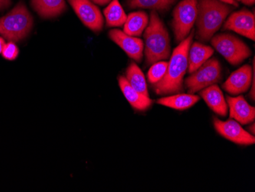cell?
<instances>
[{"label":"cell","instance_id":"cell-30","mask_svg":"<svg viewBox=\"0 0 255 192\" xmlns=\"http://www.w3.org/2000/svg\"><path fill=\"white\" fill-rule=\"evenodd\" d=\"M249 130H250V131H252V133H253V135L255 134V123H253V124H252V128H249Z\"/></svg>","mask_w":255,"mask_h":192},{"label":"cell","instance_id":"cell-17","mask_svg":"<svg viewBox=\"0 0 255 192\" xmlns=\"http://www.w3.org/2000/svg\"><path fill=\"white\" fill-rule=\"evenodd\" d=\"M214 53L211 47L200 42H194L190 45L188 52V71L190 74L198 69Z\"/></svg>","mask_w":255,"mask_h":192},{"label":"cell","instance_id":"cell-1","mask_svg":"<svg viewBox=\"0 0 255 192\" xmlns=\"http://www.w3.org/2000/svg\"><path fill=\"white\" fill-rule=\"evenodd\" d=\"M194 31L180 42L173 50L163 78L154 84L156 94L159 95L180 93L183 89V77L188 68V52L193 41Z\"/></svg>","mask_w":255,"mask_h":192},{"label":"cell","instance_id":"cell-25","mask_svg":"<svg viewBox=\"0 0 255 192\" xmlns=\"http://www.w3.org/2000/svg\"><path fill=\"white\" fill-rule=\"evenodd\" d=\"M11 5V0H0V11L8 8Z\"/></svg>","mask_w":255,"mask_h":192},{"label":"cell","instance_id":"cell-11","mask_svg":"<svg viewBox=\"0 0 255 192\" xmlns=\"http://www.w3.org/2000/svg\"><path fill=\"white\" fill-rule=\"evenodd\" d=\"M254 72L255 59L253 61V67L249 64H246L231 74L227 81L223 84V89L234 96L247 92L252 83Z\"/></svg>","mask_w":255,"mask_h":192},{"label":"cell","instance_id":"cell-26","mask_svg":"<svg viewBox=\"0 0 255 192\" xmlns=\"http://www.w3.org/2000/svg\"><path fill=\"white\" fill-rule=\"evenodd\" d=\"M91 1L95 2V3L98 4V5H107V4L110 3L112 0H91Z\"/></svg>","mask_w":255,"mask_h":192},{"label":"cell","instance_id":"cell-28","mask_svg":"<svg viewBox=\"0 0 255 192\" xmlns=\"http://www.w3.org/2000/svg\"><path fill=\"white\" fill-rule=\"evenodd\" d=\"M236 2H241L245 5H252L255 4V0H236Z\"/></svg>","mask_w":255,"mask_h":192},{"label":"cell","instance_id":"cell-14","mask_svg":"<svg viewBox=\"0 0 255 192\" xmlns=\"http://www.w3.org/2000/svg\"><path fill=\"white\" fill-rule=\"evenodd\" d=\"M200 96L209 107L218 115L226 117L228 114V105L222 90L219 86L213 84L202 90Z\"/></svg>","mask_w":255,"mask_h":192},{"label":"cell","instance_id":"cell-18","mask_svg":"<svg viewBox=\"0 0 255 192\" xmlns=\"http://www.w3.org/2000/svg\"><path fill=\"white\" fill-rule=\"evenodd\" d=\"M148 21V15L146 12H131L126 18L123 31L131 36H140L147 28Z\"/></svg>","mask_w":255,"mask_h":192},{"label":"cell","instance_id":"cell-29","mask_svg":"<svg viewBox=\"0 0 255 192\" xmlns=\"http://www.w3.org/2000/svg\"><path fill=\"white\" fill-rule=\"evenodd\" d=\"M5 44V40L2 37H0V54H2V49H3Z\"/></svg>","mask_w":255,"mask_h":192},{"label":"cell","instance_id":"cell-20","mask_svg":"<svg viewBox=\"0 0 255 192\" xmlns=\"http://www.w3.org/2000/svg\"><path fill=\"white\" fill-rule=\"evenodd\" d=\"M104 15L108 27H120L124 25L127 15L119 0H112L104 9Z\"/></svg>","mask_w":255,"mask_h":192},{"label":"cell","instance_id":"cell-4","mask_svg":"<svg viewBox=\"0 0 255 192\" xmlns=\"http://www.w3.org/2000/svg\"><path fill=\"white\" fill-rule=\"evenodd\" d=\"M33 17L26 5L20 2L5 16L0 18V35L9 41L26 38L33 27Z\"/></svg>","mask_w":255,"mask_h":192},{"label":"cell","instance_id":"cell-27","mask_svg":"<svg viewBox=\"0 0 255 192\" xmlns=\"http://www.w3.org/2000/svg\"><path fill=\"white\" fill-rule=\"evenodd\" d=\"M221 2H224V3L229 4V5H234V6H239V3L236 2V0H219Z\"/></svg>","mask_w":255,"mask_h":192},{"label":"cell","instance_id":"cell-5","mask_svg":"<svg viewBox=\"0 0 255 192\" xmlns=\"http://www.w3.org/2000/svg\"><path fill=\"white\" fill-rule=\"evenodd\" d=\"M211 44L233 65L241 64L252 54L246 43L230 34H219L213 36Z\"/></svg>","mask_w":255,"mask_h":192},{"label":"cell","instance_id":"cell-6","mask_svg":"<svg viewBox=\"0 0 255 192\" xmlns=\"http://www.w3.org/2000/svg\"><path fill=\"white\" fill-rule=\"evenodd\" d=\"M190 74L185 80V85L188 93L193 94L221 81V65L217 59L212 58Z\"/></svg>","mask_w":255,"mask_h":192},{"label":"cell","instance_id":"cell-16","mask_svg":"<svg viewBox=\"0 0 255 192\" xmlns=\"http://www.w3.org/2000/svg\"><path fill=\"white\" fill-rule=\"evenodd\" d=\"M34 11L44 18H54L67 9L65 0H31Z\"/></svg>","mask_w":255,"mask_h":192},{"label":"cell","instance_id":"cell-24","mask_svg":"<svg viewBox=\"0 0 255 192\" xmlns=\"http://www.w3.org/2000/svg\"><path fill=\"white\" fill-rule=\"evenodd\" d=\"M18 54H19V50L13 41H9L4 45L2 54L5 59L13 61L18 57Z\"/></svg>","mask_w":255,"mask_h":192},{"label":"cell","instance_id":"cell-21","mask_svg":"<svg viewBox=\"0 0 255 192\" xmlns=\"http://www.w3.org/2000/svg\"><path fill=\"white\" fill-rule=\"evenodd\" d=\"M126 79L130 85L134 90H137V92L148 97V90H147L145 77L141 70L135 63H131L128 67L126 71Z\"/></svg>","mask_w":255,"mask_h":192},{"label":"cell","instance_id":"cell-15","mask_svg":"<svg viewBox=\"0 0 255 192\" xmlns=\"http://www.w3.org/2000/svg\"><path fill=\"white\" fill-rule=\"evenodd\" d=\"M119 84L125 97L131 104V107L135 110L144 111L152 104V100L147 96L134 90L124 76H120L119 77Z\"/></svg>","mask_w":255,"mask_h":192},{"label":"cell","instance_id":"cell-22","mask_svg":"<svg viewBox=\"0 0 255 192\" xmlns=\"http://www.w3.org/2000/svg\"><path fill=\"white\" fill-rule=\"evenodd\" d=\"M177 0H128V6L131 8H149L164 12Z\"/></svg>","mask_w":255,"mask_h":192},{"label":"cell","instance_id":"cell-7","mask_svg":"<svg viewBox=\"0 0 255 192\" xmlns=\"http://www.w3.org/2000/svg\"><path fill=\"white\" fill-rule=\"evenodd\" d=\"M197 16V0H183L173 12V25L177 42H181L191 32Z\"/></svg>","mask_w":255,"mask_h":192},{"label":"cell","instance_id":"cell-13","mask_svg":"<svg viewBox=\"0 0 255 192\" xmlns=\"http://www.w3.org/2000/svg\"><path fill=\"white\" fill-rule=\"evenodd\" d=\"M231 118L242 125L253 123L255 119V109L246 101L242 96L227 97Z\"/></svg>","mask_w":255,"mask_h":192},{"label":"cell","instance_id":"cell-8","mask_svg":"<svg viewBox=\"0 0 255 192\" xmlns=\"http://www.w3.org/2000/svg\"><path fill=\"white\" fill-rule=\"evenodd\" d=\"M83 23L90 29L100 32L103 29V17L100 8L91 0H67Z\"/></svg>","mask_w":255,"mask_h":192},{"label":"cell","instance_id":"cell-19","mask_svg":"<svg viewBox=\"0 0 255 192\" xmlns=\"http://www.w3.org/2000/svg\"><path fill=\"white\" fill-rule=\"evenodd\" d=\"M199 100L200 97L198 96L190 94H180L159 99L157 103L174 110H184L193 107Z\"/></svg>","mask_w":255,"mask_h":192},{"label":"cell","instance_id":"cell-12","mask_svg":"<svg viewBox=\"0 0 255 192\" xmlns=\"http://www.w3.org/2000/svg\"><path fill=\"white\" fill-rule=\"evenodd\" d=\"M110 39L117 43L119 46L137 62H141L144 51V43L140 38L127 35L124 31L113 29L109 32Z\"/></svg>","mask_w":255,"mask_h":192},{"label":"cell","instance_id":"cell-10","mask_svg":"<svg viewBox=\"0 0 255 192\" xmlns=\"http://www.w3.org/2000/svg\"><path fill=\"white\" fill-rule=\"evenodd\" d=\"M224 29L236 31L240 35L255 41V15L246 8L233 12L225 22Z\"/></svg>","mask_w":255,"mask_h":192},{"label":"cell","instance_id":"cell-23","mask_svg":"<svg viewBox=\"0 0 255 192\" xmlns=\"http://www.w3.org/2000/svg\"><path fill=\"white\" fill-rule=\"evenodd\" d=\"M167 65H168V62L166 61H157L153 64L147 74L149 82L154 84L160 81L165 74Z\"/></svg>","mask_w":255,"mask_h":192},{"label":"cell","instance_id":"cell-2","mask_svg":"<svg viewBox=\"0 0 255 192\" xmlns=\"http://www.w3.org/2000/svg\"><path fill=\"white\" fill-rule=\"evenodd\" d=\"M231 11L232 7L219 0H197L196 38L210 41Z\"/></svg>","mask_w":255,"mask_h":192},{"label":"cell","instance_id":"cell-9","mask_svg":"<svg viewBox=\"0 0 255 192\" xmlns=\"http://www.w3.org/2000/svg\"><path fill=\"white\" fill-rule=\"evenodd\" d=\"M214 127L216 131L224 138L236 144L243 146L255 144V138L253 135L242 128L236 120L222 121L219 119L214 118Z\"/></svg>","mask_w":255,"mask_h":192},{"label":"cell","instance_id":"cell-3","mask_svg":"<svg viewBox=\"0 0 255 192\" xmlns=\"http://www.w3.org/2000/svg\"><path fill=\"white\" fill-rule=\"evenodd\" d=\"M146 64L151 65L157 61L167 60L170 56V38L163 21L153 10L150 22L144 31Z\"/></svg>","mask_w":255,"mask_h":192}]
</instances>
